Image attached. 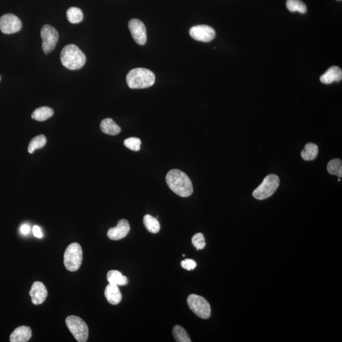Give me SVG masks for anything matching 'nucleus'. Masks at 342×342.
<instances>
[{
    "label": "nucleus",
    "mask_w": 342,
    "mask_h": 342,
    "mask_svg": "<svg viewBox=\"0 0 342 342\" xmlns=\"http://www.w3.org/2000/svg\"><path fill=\"white\" fill-rule=\"evenodd\" d=\"M318 155V147L316 145L309 143L301 152V156L305 161H311L316 158Z\"/></svg>",
    "instance_id": "nucleus-20"
},
{
    "label": "nucleus",
    "mask_w": 342,
    "mask_h": 342,
    "mask_svg": "<svg viewBox=\"0 0 342 342\" xmlns=\"http://www.w3.org/2000/svg\"><path fill=\"white\" fill-rule=\"evenodd\" d=\"M126 81L131 89H144L154 85L156 76L147 69L135 68L127 74Z\"/></svg>",
    "instance_id": "nucleus-2"
},
{
    "label": "nucleus",
    "mask_w": 342,
    "mask_h": 342,
    "mask_svg": "<svg viewBox=\"0 0 342 342\" xmlns=\"http://www.w3.org/2000/svg\"><path fill=\"white\" fill-rule=\"evenodd\" d=\"M181 265L184 269L188 270H193L196 267V263L195 260L189 259H186L181 261Z\"/></svg>",
    "instance_id": "nucleus-29"
},
{
    "label": "nucleus",
    "mask_w": 342,
    "mask_h": 342,
    "mask_svg": "<svg viewBox=\"0 0 342 342\" xmlns=\"http://www.w3.org/2000/svg\"><path fill=\"white\" fill-rule=\"evenodd\" d=\"M124 145L127 149L132 151L138 152L141 149V140L138 138L131 137L124 140Z\"/></svg>",
    "instance_id": "nucleus-27"
},
{
    "label": "nucleus",
    "mask_w": 342,
    "mask_h": 342,
    "mask_svg": "<svg viewBox=\"0 0 342 342\" xmlns=\"http://www.w3.org/2000/svg\"><path fill=\"white\" fill-rule=\"evenodd\" d=\"M66 325L71 333L79 342H86L89 336V328L80 317L70 316L65 319Z\"/></svg>",
    "instance_id": "nucleus-6"
},
{
    "label": "nucleus",
    "mask_w": 342,
    "mask_h": 342,
    "mask_svg": "<svg viewBox=\"0 0 342 342\" xmlns=\"http://www.w3.org/2000/svg\"><path fill=\"white\" fill-rule=\"evenodd\" d=\"M192 243L196 250H202L205 248L206 243L205 238L202 233H198L194 235L191 239Z\"/></svg>",
    "instance_id": "nucleus-28"
},
{
    "label": "nucleus",
    "mask_w": 342,
    "mask_h": 342,
    "mask_svg": "<svg viewBox=\"0 0 342 342\" xmlns=\"http://www.w3.org/2000/svg\"><path fill=\"white\" fill-rule=\"evenodd\" d=\"M107 277L109 284L117 285V286H124L128 283L127 277L123 276L119 270H110L107 273Z\"/></svg>",
    "instance_id": "nucleus-18"
},
{
    "label": "nucleus",
    "mask_w": 342,
    "mask_h": 342,
    "mask_svg": "<svg viewBox=\"0 0 342 342\" xmlns=\"http://www.w3.org/2000/svg\"><path fill=\"white\" fill-rule=\"evenodd\" d=\"M129 29L135 42L140 45L147 43V29L145 24L139 19H131L129 23Z\"/></svg>",
    "instance_id": "nucleus-11"
},
{
    "label": "nucleus",
    "mask_w": 342,
    "mask_h": 342,
    "mask_svg": "<svg viewBox=\"0 0 342 342\" xmlns=\"http://www.w3.org/2000/svg\"><path fill=\"white\" fill-rule=\"evenodd\" d=\"M29 295L31 297L32 303L39 305L46 301L48 296V291L43 283L36 282L32 285Z\"/></svg>",
    "instance_id": "nucleus-12"
},
{
    "label": "nucleus",
    "mask_w": 342,
    "mask_h": 342,
    "mask_svg": "<svg viewBox=\"0 0 342 342\" xmlns=\"http://www.w3.org/2000/svg\"><path fill=\"white\" fill-rule=\"evenodd\" d=\"M173 333L175 340L178 342H191V339L183 327L176 325L173 329Z\"/></svg>",
    "instance_id": "nucleus-25"
},
{
    "label": "nucleus",
    "mask_w": 342,
    "mask_h": 342,
    "mask_svg": "<svg viewBox=\"0 0 342 342\" xmlns=\"http://www.w3.org/2000/svg\"><path fill=\"white\" fill-rule=\"evenodd\" d=\"M32 336V330L30 327L21 326L17 328L11 334L10 341L11 342L28 341Z\"/></svg>",
    "instance_id": "nucleus-14"
},
{
    "label": "nucleus",
    "mask_w": 342,
    "mask_h": 342,
    "mask_svg": "<svg viewBox=\"0 0 342 342\" xmlns=\"http://www.w3.org/2000/svg\"><path fill=\"white\" fill-rule=\"evenodd\" d=\"M144 223L147 230L152 233H157L161 229V225L157 218L147 215L144 216Z\"/></svg>",
    "instance_id": "nucleus-21"
},
{
    "label": "nucleus",
    "mask_w": 342,
    "mask_h": 342,
    "mask_svg": "<svg viewBox=\"0 0 342 342\" xmlns=\"http://www.w3.org/2000/svg\"><path fill=\"white\" fill-rule=\"evenodd\" d=\"M60 60L64 67L69 70H78L85 65L87 58L77 46L71 44L61 50Z\"/></svg>",
    "instance_id": "nucleus-3"
},
{
    "label": "nucleus",
    "mask_w": 342,
    "mask_h": 342,
    "mask_svg": "<svg viewBox=\"0 0 342 342\" xmlns=\"http://www.w3.org/2000/svg\"><path fill=\"white\" fill-rule=\"evenodd\" d=\"M29 231H30V226H29L28 225H27V224H24V225L21 226V232L22 234H23V235H28V234L29 233Z\"/></svg>",
    "instance_id": "nucleus-31"
},
{
    "label": "nucleus",
    "mask_w": 342,
    "mask_h": 342,
    "mask_svg": "<svg viewBox=\"0 0 342 342\" xmlns=\"http://www.w3.org/2000/svg\"><path fill=\"white\" fill-rule=\"evenodd\" d=\"M166 183L169 188L181 197H188L193 192L191 179L184 172L173 169L166 175Z\"/></svg>",
    "instance_id": "nucleus-1"
},
{
    "label": "nucleus",
    "mask_w": 342,
    "mask_h": 342,
    "mask_svg": "<svg viewBox=\"0 0 342 342\" xmlns=\"http://www.w3.org/2000/svg\"><path fill=\"white\" fill-rule=\"evenodd\" d=\"M189 309L195 313L196 316L202 319H209L211 315L210 304L203 297L195 294L189 295L187 299Z\"/></svg>",
    "instance_id": "nucleus-7"
},
{
    "label": "nucleus",
    "mask_w": 342,
    "mask_h": 342,
    "mask_svg": "<svg viewBox=\"0 0 342 342\" xmlns=\"http://www.w3.org/2000/svg\"><path fill=\"white\" fill-rule=\"evenodd\" d=\"M68 21L72 24H78L83 20V14L80 9L76 7H71L67 11Z\"/></svg>",
    "instance_id": "nucleus-23"
},
{
    "label": "nucleus",
    "mask_w": 342,
    "mask_h": 342,
    "mask_svg": "<svg viewBox=\"0 0 342 342\" xmlns=\"http://www.w3.org/2000/svg\"><path fill=\"white\" fill-rule=\"evenodd\" d=\"M129 231V222L127 220H121L118 222L116 227L109 229L107 236L110 240H119L126 237Z\"/></svg>",
    "instance_id": "nucleus-13"
},
{
    "label": "nucleus",
    "mask_w": 342,
    "mask_h": 342,
    "mask_svg": "<svg viewBox=\"0 0 342 342\" xmlns=\"http://www.w3.org/2000/svg\"><path fill=\"white\" fill-rule=\"evenodd\" d=\"M105 296L112 305H117L121 302L122 294L117 285L109 284L105 290Z\"/></svg>",
    "instance_id": "nucleus-15"
},
{
    "label": "nucleus",
    "mask_w": 342,
    "mask_h": 342,
    "mask_svg": "<svg viewBox=\"0 0 342 342\" xmlns=\"http://www.w3.org/2000/svg\"><path fill=\"white\" fill-rule=\"evenodd\" d=\"M342 79V71L340 68L333 66L320 78L321 83L329 85L334 81H340Z\"/></svg>",
    "instance_id": "nucleus-16"
},
{
    "label": "nucleus",
    "mask_w": 342,
    "mask_h": 342,
    "mask_svg": "<svg viewBox=\"0 0 342 342\" xmlns=\"http://www.w3.org/2000/svg\"><path fill=\"white\" fill-rule=\"evenodd\" d=\"M22 26L21 20L14 14H5L0 18V31L4 34L16 33L21 30Z\"/></svg>",
    "instance_id": "nucleus-9"
},
{
    "label": "nucleus",
    "mask_w": 342,
    "mask_h": 342,
    "mask_svg": "<svg viewBox=\"0 0 342 342\" xmlns=\"http://www.w3.org/2000/svg\"><path fill=\"white\" fill-rule=\"evenodd\" d=\"M287 9L291 12H299L301 14H305L307 12L306 5L301 0H287Z\"/></svg>",
    "instance_id": "nucleus-26"
},
{
    "label": "nucleus",
    "mask_w": 342,
    "mask_h": 342,
    "mask_svg": "<svg viewBox=\"0 0 342 342\" xmlns=\"http://www.w3.org/2000/svg\"><path fill=\"white\" fill-rule=\"evenodd\" d=\"M100 129L104 133L115 136L119 134L121 129L114 120L110 118L103 119L100 124Z\"/></svg>",
    "instance_id": "nucleus-17"
},
{
    "label": "nucleus",
    "mask_w": 342,
    "mask_h": 342,
    "mask_svg": "<svg viewBox=\"0 0 342 342\" xmlns=\"http://www.w3.org/2000/svg\"><path fill=\"white\" fill-rule=\"evenodd\" d=\"M338 1H341V0H338Z\"/></svg>",
    "instance_id": "nucleus-33"
},
{
    "label": "nucleus",
    "mask_w": 342,
    "mask_h": 342,
    "mask_svg": "<svg viewBox=\"0 0 342 342\" xmlns=\"http://www.w3.org/2000/svg\"><path fill=\"white\" fill-rule=\"evenodd\" d=\"M279 185V177L276 174H269L265 177L262 183L253 191V197L257 200H265L275 193Z\"/></svg>",
    "instance_id": "nucleus-5"
},
{
    "label": "nucleus",
    "mask_w": 342,
    "mask_h": 342,
    "mask_svg": "<svg viewBox=\"0 0 342 342\" xmlns=\"http://www.w3.org/2000/svg\"><path fill=\"white\" fill-rule=\"evenodd\" d=\"M54 114L53 110L48 107H41L34 110L32 114L31 117L38 121H45V120L52 117Z\"/></svg>",
    "instance_id": "nucleus-19"
},
{
    "label": "nucleus",
    "mask_w": 342,
    "mask_h": 342,
    "mask_svg": "<svg viewBox=\"0 0 342 342\" xmlns=\"http://www.w3.org/2000/svg\"><path fill=\"white\" fill-rule=\"evenodd\" d=\"M0 80H1V76H0Z\"/></svg>",
    "instance_id": "nucleus-32"
},
{
    "label": "nucleus",
    "mask_w": 342,
    "mask_h": 342,
    "mask_svg": "<svg viewBox=\"0 0 342 342\" xmlns=\"http://www.w3.org/2000/svg\"><path fill=\"white\" fill-rule=\"evenodd\" d=\"M83 250L78 243H73L66 248L63 256V263L66 269L75 272L80 269L83 261Z\"/></svg>",
    "instance_id": "nucleus-4"
},
{
    "label": "nucleus",
    "mask_w": 342,
    "mask_h": 342,
    "mask_svg": "<svg viewBox=\"0 0 342 342\" xmlns=\"http://www.w3.org/2000/svg\"><path fill=\"white\" fill-rule=\"evenodd\" d=\"M327 170L331 175H335L338 177L342 176V163L341 160L335 159L329 162L327 166Z\"/></svg>",
    "instance_id": "nucleus-24"
},
{
    "label": "nucleus",
    "mask_w": 342,
    "mask_h": 342,
    "mask_svg": "<svg viewBox=\"0 0 342 342\" xmlns=\"http://www.w3.org/2000/svg\"><path fill=\"white\" fill-rule=\"evenodd\" d=\"M46 144V139L45 135L41 134L34 137L29 143L28 149L29 153L33 154L36 150L42 149Z\"/></svg>",
    "instance_id": "nucleus-22"
},
{
    "label": "nucleus",
    "mask_w": 342,
    "mask_h": 342,
    "mask_svg": "<svg viewBox=\"0 0 342 342\" xmlns=\"http://www.w3.org/2000/svg\"><path fill=\"white\" fill-rule=\"evenodd\" d=\"M42 48L46 55L52 51L58 41V33L55 28L50 25L43 26L41 30Z\"/></svg>",
    "instance_id": "nucleus-8"
},
{
    "label": "nucleus",
    "mask_w": 342,
    "mask_h": 342,
    "mask_svg": "<svg viewBox=\"0 0 342 342\" xmlns=\"http://www.w3.org/2000/svg\"><path fill=\"white\" fill-rule=\"evenodd\" d=\"M33 232L34 235V237H36V238H41L43 237V233H42L41 230L40 228L38 226H34L33 228Z\"/></svg>",
    "instance_id": "nucleus-30"
},
{
    "label": "nucleus",
    "mask_w": 342,
    "mask_h": 342,
    "mask_svg": "<svg viewBox=\"0 0 342 342\" xmlns=\"http://www.w3.org/2000/svg\"><path fill=\"white\" fill-rule=\"evenodd\" d=\"M189 34L196 41L210 42L215 39L216 31L211 27L206 25H199L192 27L189 30Z\"/></svg>",
    "instance_id": "nucleus-10"
}]
</instances>
